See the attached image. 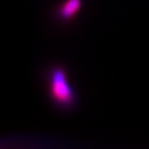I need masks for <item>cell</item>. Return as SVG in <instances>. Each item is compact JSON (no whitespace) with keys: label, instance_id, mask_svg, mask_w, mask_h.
I'll list each match as a JSON object with an SVG mask.
<instances>
[{"label":"cell","instance_id":"2","mask_svg":"<svg viewBox=\"0 0 149 149\" xmlns=\"http://www.w3.org/2000/svg\"><path fill=\"white\" fill-rule=\"evenodd\" d=\"M83 6V0H65L58 9V17L68 21L73 18Z\"/></svg>","mask_w":149,"mask_h":149},{"label":"cell","instance_id":"1","mask_svg":"<svg viewBox=\"0 0 149 149\" xmlns=\"http://www.w3.org/2000/svg\"><path fill=\"white\" fill-rule=\"evenodd\" d=\"M47 88L50 100L62 110H71L78 103L77 92L69 82L65 70L61 66H54L47 74Z\"/></svg>","mask_w":149,"mask_h":149}]
</instances>
